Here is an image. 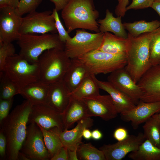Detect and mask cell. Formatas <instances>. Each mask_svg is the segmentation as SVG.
<instances>
[{"mask_svg": "<svg viewBox=\"0 0 160 160\" xmlns=\"http://www.w3.org/2000/svg\"><path fill=\"white\" fill-rule=\"evenodd\" d=\"M123 25L128 33L136 37L144 33L154 31L160 27V21L155 20L147 22L141 20L133 23H124Z\"/></svg>", "mask_w": 160, "mask_h": 160, "instance_id": "cell-28", "label": "cell"}, {"mask_svg": "<svg viewBox=\"0 0 160 160\" xmlns=\"http://www.w3.org/2000/svg\"><path fill=\"white\" fill-rule=\"evenodd\" d=\"M36 123L47 130L60 132L64 130L62 113L46 104L33 105L28 123Z\"/></svg>", "mask_w": 160, "mask_h": 160, "instance_id": "cell-11", "label": "cell"}, {"mask_svg": "<svg viewBox=\"0 0 160 160\" xmlns=\"http://www.w3.org/2000/svg\"><path fill=\"white\" fill-rule=\"evenodd\" d=\"M38 125L42 131L44 143L50 160L63 146L58 135L59 132L47 130Z\"/></svg>", "mask_w": 160, "mask_h": 160, "instance_id": "cell-30", "label": "cell"}, {"mask_svg": "<svg viewBox=\"0 0 160 160\" xmlns=\"http://www.w3.org/2000/svg\"><path fill=\"white\" fill-rule=\"evenodd\" d=\"M95 81L100 89L107 92L111 97L118 113H123L136 106V104L130 97L117 88L108 81Z\"/></svg>", "mask_w": 160, "mask_h": 160, "instance_id": "cell-19", "label": "cell"}, {"mask_svg": "<svg viewBox=\"0 0 160 160\" xmlns=\"http://www.w3.org/2000/svg\"><path fill=\"white\" fill-rule=\"evenodd\" d=\"M55 5V9L58 12L62 10L66 6L70 0H49Z\"/></svg>", "mask_w": 160, "mask_h": 160, "instance_id": "cell-44", "label": "cell"}, {"mask_svg": "<svg viewBox=\"0 0 160 160\" xmlns=\"http://www.w3.org/2000/svg\"><path fill=\"white\" fill-rule=\"evenodd\" d=\"M50 160H68V148L63 146H62Z\"/></svg>", "mask_w": 160, "mask_h": 160, "instance_id": "cell-42", "label": "cell"}, {"mask_svg": "<svg viewBox=\"0 0 160 160\" xmlns=\"http://www.w3.org/2000/svg\"><path fill=\"white\" fill-rule=\"evenodd\" d=\"M77 154L79 160H106L103 151L90 143H81L78 148Z\"/></svg>", "mask_w": 160, "mask_h": 160, "instance_id": "cell-31", "label": "cell"}, {"mask_svg": "<svg viewBox=\"0 0 160 160\" xmlns=\"http://www.w3.org/2000/svg\"><path fill=\"white\" fill-rule=\"evenodd\" d=\"M42 0H20L17 10L21 15L35 11Z\"/></svg>", "mask_w": 160, "mask_h": 160, "instance_id": "cell-35", "label": "cell"}, {"mask_svg": "<svg viewBox=\"0 0 160 160\" xmlns=\"http://www.w3.org/2000/svg\"><path fill=\"white\" fill-rule=\"evenodd\" d=\"M22 18L17 9L0 8V42L12 43L19 39Z\"/></svg>", "mask_w": 160, "mask_h": 160, "instance_id": "cell-12", "label": "cell"}, {"mask_svg": "<svg viewBox=\"0 0 160 160\" xmlns=\"http://www.w3.org/2000/svg\"><path fill=\"white\" fill-rule=\"evenodd\" d=\"M17 43L20 48L19 54L31 63H38L40 56L47 50H64L65 44L58 34L51 33L21 34Z\"/></svg>", "mask_w": 160, "mask_h": 160, "instance_id": "cell-4", "label": "cell"}, {"mask_svg": "<svg viewBox=\"0 0 160 160\" xmlns=\"http://www.w3.org/2000/svg\"><path fill=\"white\" fill-rule=\"evenodd\" d=\"M104 33H91L85 29L76 30L75 35L67 40L64 51L71 59L77 58L91 51L98 49L103 41Z\"/></svg>", "mask_w": 160, "mask_h": 160, "instance_id": "cell-8", "label": "cell"}, {"mask_svg": "<svg viewBox=\"0 0 160 160\" xmlns=\"http://www.w3.org/2000/svg\"><path fill=\"white\" fill-rule=\"evenodd\" d=\"M19 3V0H0V8L7 7L17 9Z\"/></svg>", "mask_w": 160, "mask_h": 160, "instance_id": "cell-43", "label": "cell"}, {"mask_svg": "<svg viewBox=\"0 0 160 160\" xmlns=\"http://www.w3.org/2000/svg\"><path fill=\"white\" fill-rule=\"evenodd\" d=\"M143 133L131 135L125 140L113 144H104L99 149L102 151L106 160H121L130 153L137 150L145 140Z\"/></svg>", "mask_w": 160, "mask_h": 160, "instance_id": "cell-13", "label": "cell"}, {"mask_svg": "<svg viewBox=\"0 0 160 160\" xmlns=\"http://www.w3.org/2000/svg\"><path fill=\"white\" fill-rule=\"evenodd\" d=\"M129 136L127 130L125 128L119 127L114 131L113 136L118 141H121L126 139Z\"/></svg>", "mask_w": 160, "mask_h": 160, "instance_id": "cell-40", "label": "cell"}, {"mask_svg": "<svg viewBox=\"0 0 160 160\" xmlns=\"http://www.w3.org/2000/svg\"><path fill=\"white\" fill-rule=\"evenodd\" d=\"M95 75L91 74L87 76L79 86L71 92V96L75 98L82 99L100 95L98 85L95 81Z\"/></svg>", "mask_w": 160, "mask_h": 160, "instance_id": "cell-27", "label": "cell"}, {"mask_svg": "<svg viewBox=\"0 0 160 160\" xmlns=\"http://www.w3.org/2000/svg\"><path fill=\"white\" fill-rule=\"evenodd\" d=\"M15 49L12 43L0 42V71H4L7 59L15 54Z\"/></svg>", "mask_w": 160, "mask_h": 160, "instance_id": "cell-34", "label": "cell"}, {"mask_svg": "<svg viewBox=\"0 0 160 160\" xmlns=\"http://www.w3.org/2000/svg\"><path fill=\"white\" fill-rule=\"evenodd\" d=\"M130 46V41L118 36L109 32L104 33L102 44L98 49L105 52L118 54L127 52Z\"/></svg>", "mask_w": 160, "mask_h": 160, "instance_id": "cell-24", "label": "cell"}, {"mask_svg": "<svg viewBox=\"0 0 160 160\" xmlns=\"http://www.w3.org/2000/svg\"><path fill=\"white\" fill-rule=\"evenodd\" d=\"M83 137L86 140L90 139L92 138V132L88 128L85 129L83 131Z\"/></svg>", "mask_w": 160, "mask_h": 160, "instance_id": "cell-48", "label": "cell"}, {"mask_svg": "<svg viewBox=\"0 0 160 160\" xmlns=\"http://www.w3.org/2000/svg\"><path fill=\"white\" fill-rule=\"evenodd\" d=\"M160 112V102H146L140 100L133 109L120 114L121 120L131 122L134 129L153 115Z\"/></svg>", "mask_w": 160, "mask_h": 160, "instance_id": "cell-17", "label": "cell"}, {"mask_svg": "<svg viewBox=\"0 0 160 160\" xmlns=\"http://www.w3.org/2000/svg\"><path fill=\"white\" fill-rule=\"evenodd\" d=\"M61 15L68 33L77 28L100 32L99 16L93 0H70Z\"/></svg>", "mask_w": 160, "mask_h": 160, "instance_id": "cell-2", "label": "cell"}, {"mask_svg": "<svg viewBox=\"0 0 160 160\" xmlns=\"http://www.w3.org/2000/svg\"><path fill=\"white\" fill-rule=\"evenodd\" d=\"M82 100L87 106L89 117L98 116L107 121L116 118L118 115V113L109 95H99Z\"/></svg>", "mask_w": 160, "mask_h": 160, "instance_id": "cell-15", "label": "cell"}, {"mask_svg": "<svg viewBox=\"0 0 160 160\" xmlns=\"http://www.w3.org/2000/svg\"><path fill=\"white\" fill-rule=\"evenodd\" d=\"M137 84L143 93L140 100L148 103L160 102V65L152 66Z\"/></svg>", "mask_w": 160, "mask_h": 160, "instance_id": "cell-14", "label": "cell"}, {"mask_svg": "<svg viewBox=\"0 0 160 160\" xmlns=\"http://www.w3.org/2000/svg\"><path fill=\"white\" fill-rule=\"evenodd\" d=\"M118 1V2L120 0H117Z\"/></svg>", "mask_w": 160, "mask_h": 160, "instance_id": "cell-50", "label": "cell"}, {"mask_svg": "<svg viewBox=\"0 0 160 160\" xmlns=\"http://www.w3.org/2000/svg\"><path fill=\"white\" fill-rule=\"evenodd\" d=\"M68 160H78V149L71 150L68 149Z\"/></svg>", "mask_w": 160, "mask_h": 160, "instance_id": "cell-45", "label": "cell"}, {"mask_svg": "<svg viewBox=\"0 0 160 160\" xmlns=\"http://www.w3.org/2000/svg\"><path fill=\"white\" fill-rule=\"evenodd\" d=\"M153 116L157 118L160 121V112L156 113Z\"/></svg>", "mask_w": 160, "mask_h": 160, "instance_id": "cell-49", "label": "cell"}, {"mask_svg": "<svg viewBox=\"0 0 160 160\" xmlns=\"http://www.w3.org/2000/svg\"><path fill=\"white\" fill-rule=\"evenodd\" d=\"M154 0H132L126 8V11L131 9H140L151 7Z\"/></svg>", "mask_w": 160, "mask_h": 160, "instance_id": "cell-38", "label": "cell"}, {"mask_svg": "<svg viewBox=\"0 0 160 160\" xmlns=\"http://www.w3.org/2000/svg\"><path fill=\"white\" fill-rule=\"evenodd\" d=\"M143 128L145 139L160 148V121L152 116L145 122Z\"/></svg>", "mask_w": 160, "mask_h": 160, "instance_id": "cell-29", "label": "cell"}, {"mask_svg": "<svg viewBox=\"0 0 160 160\" xmlns=\"http://www.w3.org/2000/svg\"><path fill=\"white\" fill-rule=\"evenodd\" d=\"M105 13L104 19H99L97 21L100 31L103 33L110 32L118 36L127 38L128 34L121 22V17H114L108 9L106 10Z\"/></svg>", "mask_w": 160, "mask_h": 160, "instance_id": "cell-25", "label": "cell"}, {"mask_svg": "<svg viewBox=\"0 0 160 160\" xmlns=\"http://www.w3.org/2000/svg\"><path fill=\"white\" fill-rule=\"evenodd\" d=\"M49 88V84L39 80L21 88L20 94L33 105L46 104Z\"/></svg>", "mask_w": 160, "mask_h": 160, "instance_id": "cell-23", "label": "cell"}, {"mask_svg": "<svg viewBox=\"0 0 160 160\" xmlns=\"http://www.w3.org/2000/svg\"><path fill=\"white\" fill-rule=\"evenodd\" d=\"M156 30L136 37L128 34L130 46L127 52V63L124 68L136 83L152 66L150 58L149 44Z\"/></svg>", "mask_w": 160, "mask_h": 160, "instance_id": "cell-3", "label": "cell"}, {"mask_svg": "<svg viewBox=\"0 0 160 160\" xmlns=\"http://www.w3.org/2000/svg\"><path fill=\"white\" fill-rule=\"evenodd\" d=\"M0 99H10L20 94L21 88L10 80L4 72L0 73Z\"/></svg>", "mask_w": 160, "mask_h": 160, "instance_id": "cell-32", "label": "cell"}, {"mask_svg": "<svg viewBox=\"0 0 160 160\" xmlns=\"http://www.w3.org/2000/svg\"><path fill=\"white\" fill-rule=\"evenodd\" d=\"M93 122V120L91 117H87L78 121L76 126L72 129L60 132L58 135L63 146L69 149H78L82 143L84 130L91 127Z\"/></svg>", "mask_w": 160, "mask_h": 160, "instance_id": "cell-20", "label": "cell"}, {"mask_svg": "<svg viewBox=\"0 0 160 160\" xmlns=\"http://www.w3.org/2000/svg\"><path fill=\"white\" fill-rule=\"evenodd\" d=\"M52 14L55 19V26L60 38L62 41L65 43L67 40L71 37L69 35L67 31L65 29L60 19L58 12L55 9L53 10Z\"/></svg>", "mask_w": 160, "mask_h": 160, "instance_id": "cell-36", "label": "cell"}, {"mask_svg": "<svg viewBox=\"0 0 160 160\" xmlns=\"http://www.w3.org/2000/svg\"><path fill=\"white\" fill-rule=\"evenodd\" d=\"M91 74L85 64L78 58L71 59L70 64L63 80L72 92Z\"/></svg>", "mask_w": 160, "mask_h": 160, "instance_id": "cell-21", "label": "cell"}, {"mask_svg": "<svg viewBox=\"0 0 160 160\" xmlns=\"http://www.w3.org/2000/svg\"><path fill=\"white\" fill-rule=\"evenodd\" d=\"M84 63L91 74H106L124 68L127 63V52L112 54L99 50L77 58Z\"/></svg>", "mask_w": 160, "mask_h": 160, "instance_id": "cell-7", "label": "cell"}, {"mask_svg": "<svg viewBox=\"0 0 160 160\" xmlns=\"http://www.w3.org/2000/svg\"><path fill=\"white\" fill-rule=\"evenodd\" d=\"M107 80L116 87L130 97L136 105L137 104L143 96L142 91L124 67L110 73Z\"/></svg>", "mask_w": 160, "mask_h": 160, "instance_id": "cell-16", "label": "cell"}, {"mask_svg": "<svg viewBox=\"0 0 160 160\" xmlns=\"http://www.w3.org/2000/svg\"><path fill=\"white\" fill-rule=\"evenodd\" d=\"M150 58L152 66L160 65V27L151 38L149 44Z\"/></svg>", "mask_w": 160, "mask_h": 160, "instance_id": "cell-33", "label": "cell"}, {"mask_svg": "<svg viewBox=\"0 0 160 160\" xmlns=\"http://www.w3.org/2000/svg\"><path fill=\"white\" fill-rule=\"evenodd\" d=\"M19 31L21 35L57 33L52 11L38 12L35 10L28 13L23 17Z\"/></svg>", "mask_w": 160, "mask_h": 160, "instance_id": "cell-10", "label": "cell"}, {"mask_svg": "<svg viewBox=\"0 0 160 160\" xmlns=\"http://www.w3.org/2000/svg\"><path fill=\"white\" fill-rule=\"evenodd\" d=\"M71 61L64 50L53 48L45 51L38 60L40 80L49 84L62 80Z\"/></svg>", "mask_w": 160, "mask_h": 160, "instance_id": "cell-5", "label": "cell"}, {"mask_svg": "<svg viewBox=\"0 0 160 160\" xmlns=\"http://www.w3.org/2000/svg\"><path fill=\"white\" fill-rule=\"evenodd\" d=\"M133 160H160V148L145 139L135 151L128 154Z\"/></svg>", "mask_w": 160, "mask_h": 160, "instance_id": "cell-26", "label": "cell"}, {"mask_svg": "<svg viewBox=\"0 0 160 160\" xmlns=\"http://www.w3.org/2000/svg\"><path fill=\"white\" fill-rule=\"evenodd\" d=\"M151 7L157 13L160 17V0H155Z\"/></svg>", "mask_w": 160, "mask_h": 160, "instance_id": "cell-47", "label": "cell"}, {"mask_svg": "<svg viewBox=\"0 0 160 160\" xmlns=\"http://www.w3.org/2000/svg\"><path fill=\"white\" fill-rule=\"evenodd\" d=\"M92 138L95 140H98L100 139L103 137L102 132L98 129L94 130L92 132Z\"/></svg>", "mask_w": 160, "mask_h": 160, "instance_id": "cell-46", "label": "cell"}, {"mask_svg": "<svg viewBox=\"0 0 160 160\" xmlns=\"http://www.w3.org/2000/svg\"><path fill=\"white\" fill-rule=\"evenodd\" d=\"M3 72L20 88L40 79L38 63H31L19 54L7 59Z\"/></svg>", "mask_w": 160, "mask_h": 160, "instance_id": "cell-6", "label": "cell"}, {"mask_svg": "<svg viewBox=\"0 0 160 160\" xmlns=\"http://www.w3.org/2000/svg\"><path fill=\"white\" fill-rule=\"evenodd\" d=\"M7 148L6 139L2 132L0 131V158L1 160L6 159Z\"/></svg>", "mask_w": 160, "mask_h": 160, "instance_id": "cell-41", "label": "cell"}, {"mask_svg": "<svg viewBox=\"0 0 160 160\" xmlns=\"http://www.w3.org/2000/svg\"><path fill=\"white\" fill-rule=\"evenodd\" d=\"M129 0H120L116 6L115 12L117 16L123 17L126 12V8L129 4Z\"/></svg>", "mask_w": 160, "mask_h": 160, "instance_id": "cell-39", "label": "cell"}, {"mask_svg": "<svg viewBox=\"0 0 160 160\" xmlns=\"http://www.w3.org/2000/svg\"><path fill=\"white\" fill-rule=\"evenodd\" d=\"M71 92L63 80L49 84L46 104L62 113L71 98Z\"/></svg>", "mask_w": 160, "mask_h": 160, "instance_id": "cell-18", "label": "cell"}, {"mask_svg": "<svg viewBox=\"0 0 160 160\" xmlns=\"http://www.w3.org/2000/svg\"><path fill=\"white\" fill-rule=\"evenodd\" d=\"M62 114L64 130L68 129L75 122L89 117L87 106L83 100L72 96L68 106Z\"/></svg>", "mask_w": 160, "mask_h": 160, "instance_id": "cell-22", "label": "cell"}, {"mask_svg": "<svg viewBox=\"0 0 160 160\" xmlns=\"http://www.w3.org/2000/svg\"></svg>", "mask_w": 160, "mask_h": 160, "instance_id": "cell-51", "label": "cell"}, {"mask_svg": "<svg viewBox=\"0 0 160 160\" xmlns=\"http://www.w3.org/2000/svg\"><path fill=\"white\" fill-rule=\"evenodd\" d=\"M13 102V98L10 99H0V123L9 114V110Z\"/></svg>", "mask_w": 160, "mask_h": 160, "instance_id": "cell-37", "label": "cell"}, {"mask_svg": "<svg viewBox=\"0 0 160 160\" xmlns=\"http://www.w3.org/2000/svg\"><path fill=\"white\" fill-rule=\"evenodd\" d=\"M20 153L27 160H50L42 131L36 124L30 123L27 126L26 137Z\"/></svg>", "mask_w": 160, "mask_h": 160, "instance_id": "cell-9", "label": "cell"}, {"mask_svg": "<svg viewBox=\"0 0 160 160\" xmlns=\"http://www.w3.org/2000/svg\"><path fill=\"white\" fill-rule=\"evenodd\" d=\"M32 106L28 100H24L0 123V131L7 141L6 159L19 160V153L26 135L27 124Z\"/></svg>", "mask_w": 160, "mask_h": 160, "instance_id": "cell-1", "label": "cell"}]
</instances>
